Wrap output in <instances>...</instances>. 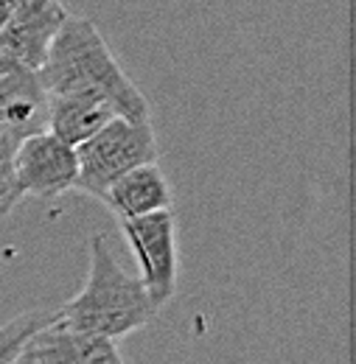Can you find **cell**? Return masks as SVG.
Listing matches in <instances>:
<instances>
[{"instance_id": "1", "label": "cell", "mask_w": 356, "mask_h": 364, "mask_svg": "<svg viewBox=\"0 0 356 364\" xmlns=\"http://www.w3.org/2000/svg\"><path fill=\"white\" fill-rule=\"evenodd\" d=\"M48 98L70 95L107 104L118 118L152 121L149 101L121 70L93 20L68 17L37 70Z\"/></svg>"}, {"instance_id": "2", "label": "cell", "mask_w": 356, "mask_h": 364, "mask_svg": "<svg viewBox=\"0 0 356 364\" xmlns=\"http://www.w3.org/2000/svg\"><path fill=\"white\" fill-rule=\"evenodd\" d=\"M56 317L70 331L115 342L146 328L157 317V309L152 306L143 283L118 264L107 238L93 235L88 280L70 303L56 309Z\"/></svg>"}, {"instance_id": "3", "label": "cell", "mask_w": 356, "mask_h": 364, "mask_svg": "<svg viewBox=\"0 0 356 364\" xmlns=\"http://www.w3.org/2000/svg\"><path fill=\"white\" fill-rule=\"evenodd\" d=\"M149 163H157V140L152 121L112 118L104 129L76 146V188L101 199L118 177Z\"/></svg>"}, {"instance_id": "4", "label": "cell", "mask_w": 356, "mask_h": 364, "mask_svg": "<svg viewBox=\"0 0 356 364\" xmlns=\"http://www.w3.org/2000/svg\"><path fill=\"white\" fill-rule=\"evenodd\" d=\"M121 230L135 252L140 283L155 309H163L177 289V222L172 210H157L140 219H124Z\"/></svg>"}, {"instance_id": "5", "label": "cell", "mask_w": 356, "mask_h": 364, "mask_svg": "<svg viewBox=\"0 0 356 364\" xmlns=\"http://www.w3.org/2000/svg\"><path fill=\"white\" fill-rule=\"evenodd\" d=\"M14 180L23 196L53 199L76 188L79 166L76 149L51 132H40L17 143L14 149Z\"/></svg>"}, {"instance_id": "6", "label": "cell", "mask_w": 356, "mask_h": 364, "mask_svg": "<svg viewBox=\"0 0 356 364\" xmlns=\"http://www.w3.org/2000/svg\"><path fill=\"white\" fill-rule=\"evenodd\" d=\"M68 17L62 0H17L0 31V56H9L28 70H40Z\"/></svg>"}, {"instance_id": "7", "label": "cell", "mask_w": 356, "mask_h": 364, "mask_svg": "<svg viewBox=\"0 0 356 364\" xmlns=\"http://www.w3.org/2000/svg\"><path fill=\"white\" fill-rule=\"evenodd\" d=\"M0 132L17 143L48 132V92L37 70L9 56H0Z\"/></svg>"}, {"instance_id": "8", "label": "cell", "mask_w": 356, "mask_h": 364, "mask_svg": "<svg viewBox=\"0 0 356 364\" xmlns=\"http://www.w3.org/2000/svg\"><path fill=\"white\" fill-rule=\"evenodd\" d=\"M101 202L118 213V219H140L157 210H172V188L157 163L137 166L112 182Z\"/></svg>"}, {"instance_id": "9", "label": "cell", "mask_w": 356, "mask_h": 364, "mask_svg": "<svg viewBox=\"0 0 356 364\" xmlns=\"http://www.w3.org/2000/svg\"><path fill=\"white\" fill-rule=\"evenodd\" d=\"M48 364H127L112 339L65 328L59 319L34 336Z\"/></svg>"}, {"instance_id": "10", "label": "cell", "mask_w": 356, "mask_h": 364, "mask_svg": "<svg viewBox=\"0 0 356 364\" xmlns=\"http://www.w3.org/2000/svg\"><path fill=\"white\" fill-rule=\"evenodd\" d=\"M112 118L118 115L107 104H98V101L70 98V95L48 98V132L73 149L82 146L98 129H104Z\"/></svg>"}, {"instance_id": "11", "label": "cell", "mask_w": 356, "mask_h": 364, "mask_svg": "<svg viewBox=\"0 0 356 364\" xmlns=\"http://www.w3.org/2000/svg\"><path fill=\"white\" fill-rule=\"evenodd\" d=\"M56 311H48V309H31L26 314H17L9 322L0 325V364H11L23 348L40 333L48 325L56 322Z\"/></svg>"}, {"instance_id": "12", "label": "cell", "mask_w": 356, "mask_h": 364, "mask_svg": "<svg viewBox=\"0 0 356 364\" xmlns=\"http://www.w3.org/2000/svg\"><path fill=\"white\" fill-rule=\"evenodd\" d=\"M14 149H17V140L0 132V216H9L14 205L23 199L14 180Z\"/></svg>"}, {"instance_id": "13", "label": "cell", "mask_w": 356, "mask_h": 364, "mask_svg": "<svg viewBox=\"0 0 356 364\" xmlns=\"http://www.w3.org/2000/svg\"><path fill=\"white\" fill-rule=\"evenodd\" d=\"M14 6H17V0H0V31L6 28V23H9L11 11H14Z\"/></svg>"}]
</instances>
